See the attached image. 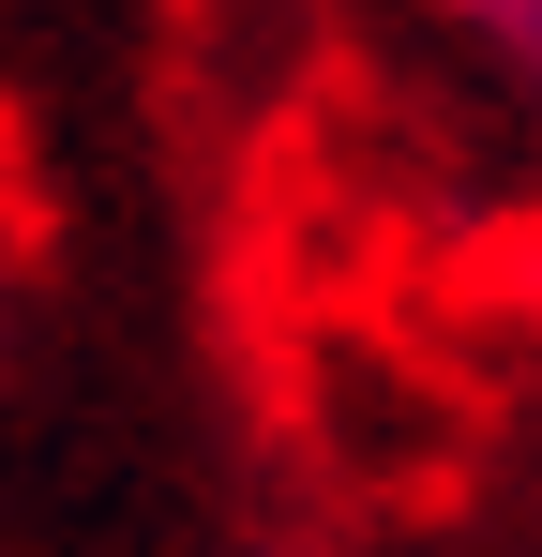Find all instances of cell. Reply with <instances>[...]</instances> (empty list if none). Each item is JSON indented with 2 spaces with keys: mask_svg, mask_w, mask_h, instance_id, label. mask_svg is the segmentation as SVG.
I'll use <instances>...</instances> for the list:
<instances>
[{
  "mask_svg": "<svg viewBox=\"0 0 542 557\" xmlns=\"http://www.w3.org/2000/svg\"><path fill=\"white\" fill-rule=\"evenodd\" d=\"M438 30L467 46V76L513 106V136L542 151V0H438Z\"/></svg>",
  "mask_w": 542,
  "mask_h": 557,
  "instance_id": "obj_1",
  "label": "cell"
}]
</instances>
